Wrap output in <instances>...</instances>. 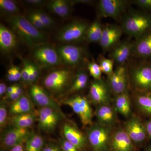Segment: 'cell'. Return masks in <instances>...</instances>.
Instances as JSON below:
<instances>
[{"label":"cell","instance_id":"8d00e7d4","mask_svg":"<svg viewBox=\"0 0 151 151\" xmlns=\"http://www.w3.org/2000/svg\"><path fill=\"white\" fill-rule=\"evenodd\" d=\"M7 109L4 101H1L0 104V128L3 129L8 124Z\"/></svg>","mask_w":151,"mask_h":151},{"label":"cell","instance_id":"836d02e7","mask_svg":"<svg viewBox=\"0 0 151 151\" xmlns=\"http://www.w3.org/2000/svg\"><path fill=\"white\" fill-rule=\"evenodd\" d=\"M87 69L90 75L95 80H100L102 79V70L98 63L95 62L94 60L87 62Z\"/></svg>","mask_w":151,"mask_h":151},{"label":"cell","instance_id":"484cf974","mask_svg":"<svg viewBox=\"0 0 151 151\" xmlns=\"http://www.w3.org/2000/svg\"><path fill=\"white\" fill-rule=\"evenodd\" d=\"M113 105L117 113L127 118L130 117L132 115V108L129 90L116 95Z\"/></svg>","mask_w":151,"mask_h":151},{"label":"cell","instance_id":"db71d44e","mask_svg":"<svg viewBox=\"0 0 151 151\" xmlns=\"http://www.w3.org/2000/svg\"></svg>","mask_w":151,"mask_h":151},{"label":"cell","instance_id":"f1b7e54d","mask_svg":"<svg viewBox=\"0 0 151 151\" xmlns=\"http://www.w3.org/2000/svg\"><path fill=\"white\" fill-rule=\"evenodd\" d=\"M36 119V116L32 112L12 116L9 121L12 126L28 129L32 126Z\"/></svg>","mask_w":151,"mask_h":151},{"label":"cell","instance_id":"d6986e66","mask_svg":"<svg viewBox=\"0 0 151 151\" xmlns=\"http://www.w3.org/2000/svg\"><path fill=\"white\" fill-rule=\"evenodd\" d=\"M134 143L124 128L113 131L111 137L110 151H136Z\"/></svg>","mask_w":151,"mask_h":151},{"label":"cell","instance_id":"8992f818","mask_svg":"<svg viewBox=\"0 0 151 151\" xmlns=\"http://www.w3.org/2000/svg\"><path fill=\"white\" fill-rule=\"evenodd\" d=\"M89 24L83 20L73 21L60 28L55 35L61 44H73L85 39Z\"/></svg>","mask_w":151,"mask_h":151},{"label":"cell","instance_id":"681fc988","mask_svg":"<svg viewBox=\"0 0 151 151\" xmlns=\"http://www.w3.org/2000/svg\"><path fill=\"white\" fill-rule=\"evenodd\" d=\"M25 142H23L17 145L12 148L9 151H26L24 145Z\"/></svg>","mask_w":151,"mask_h":151},{"label":"cell","instance_id":"c3c4849f","mask_svg":"<svg viewBox=\"0 0 151 151\" xmlns=\"http://www.w3.org/2000/svg\"><path fill=\"white\" fill-rule=\"evenodd\" d=\"M22 95L23 94H19L18 92H14L9 95H7V97L10 100L14 102L19 99Z\"/></svg>","mask_w":151,"mask_h":151},{"label":"cell","instance_id":"7a4b0ae2","mask_svg":"<svg viewBox=\"0 0 151 151\" xmlns=\"http://www.w3.org/2000/svg\"><path fill=\"white\" fill-rule=\"evenodd\" d=\"M121 20L123 32L135 39L151 29V15L147 13L129 11L124 14Z\"/></svg>","mask_w":151,"mask_h":151},{"label":"cell","instance_id":"d6a6232c","mask_svg":"<svg viewBox=\"0 0 151 151\" xmlns=\"http://www.w3.org/2000/svg\"><path fill=\"white\" fill-rule=\"evenodd\" d=\"M98 64L100 65L103 73L108 76L113 73L114 71L113 67L115 63L111 58H107L103 55H100Z\"/></svg>","mask_w":151,"mask_h":151},{"label":"cell","instance_id":"30bf717a","mask_svg":"<svg viewBox=\"0 0 151 151\" xmlns=\"http://www.w3.org/2000/svg\"><path fill=\"white\" fill-rule=\"evenodd\" d=\"M131 2L126 0H100L97 5L99 17L122 19Z\"/></svg>","mask_w":151,"mask_h":151},{"label":"cell","instance_id":"f546056e","mask_svg":"<svg viewBox=\"0 0 151 151\" xmlns=\"http://www.w3.org/2000/svg\"><path fill=\"white\" fill-rule=\"evenodd\" d=\"M103 26L99 17L89 25L86 32L85 40L89 42H100L103 31Z\"/></svg>","mask_w":151,"mask_h":151},{"label":"cell","instance_id":"44dd1931","mask_svg":"<svg viewBox=\"0 0 151 151\" xmlns=\"http://www.w3.org/2000/svg\"><path fill=\"white\" fill-rule=\"evenodd\" d=\"M19 39L14 33L3 24H0V50L4 54H9L18 45Z\"/></svg>","mask_w":151,"mask_h":151},{"label":"cell","instance_id":"f6af8a7d","mask_svg":"<svg viewBox=\"0 0 151 151\" xmlns=\"http://www.w3.org/2000/svg\"><path fill=\"white\" fill-rule=\"evenodd\" d=\"M7 78L8 80L9 81H11V82H15L14 76L13 69L12 65H11V66L7 70Z\"/></svg>","mask_w":151,"mask_h":151},{"label":"cell","instance_id":"8fae6325","mask_svg":"<svg viewBox=\"0 0 151 151\" xmlns=\"http://www.w3.org/2000/svg\"><path fill=\"white\" fill-rule=\"evenodd\" d=\"M107 83L115 96L129 90V77L127 63L117 66L113 73L108 76Z\"/></svg>","mask_w":151,"mask_h":151},{"label":"cell","instance_id":"3957f363","mask_svg":"<svg viewBox=\"0 0 151 151\" xmlns=\"http://www.w3.org/2000/svg\"><path fill=\"white\" fill-rule=\"evenodd\" d=\"M74 75L71 68L64 66L56 68L45 76L42 81L44 88L55 95L65 94Z\"/></svg>","mask_w":151,"mask_h":151},{"label":"cell","instance_id":"9a60e30c","mask_svg":"<svg viewBox=\"0 0 151 151\" xmlns=\"http://www.w3.org/2000/svg\"><path fill=\"white\" fill-rule=\"evenodd\" d=\"M124 33L121 26L107 24L103 27V33L99 43L103 50H111L120 42Z\"/></svg>","mask_w":151,"mask_h":151},{"label":"cell","instance_id":"1f68e13d","mask_svg":"<svg viewBox=\"0 0 151 151\" xmlns=\"http://www.w3.org/2000/svg\"><path fill=\"white\" fill-rule=\"evenodd\" d=\"M0 9L2 13L8 17L18 14L19 11L16 2L12 0H1Z\"/></svg>","mask_w":151,"mask_h":151},{"label":"cell","instance_id":"277c9868","mask_svg":"<svg viewBox=\"0 0 151 151\" xmlns=\"http://www.w3.org/2000/svg\"><path fill=\"white\" fill-rule=\"evenodd\" d=\"M30 55L33 62L40 69L55 68L63 66L56 47L47 42L37 45L31 49Z\"/></svg>","mask_w":151,"mask_h":151},{"label":"cell","instance_id":"ba28073f","mask_svg":"<svg viewBox=\"0 0 151 151\" xmlns=\"http://www.w3.org/2000/svg\"><path fill=\"white\" fill-rule=\"evenodd\" d=\"M129 82L136 92H151V63H141L129 71Z\"/></svg>","mask_w":151,"mask_h":151},{"label":"cell","instance_id":"60d3db41","mask_svg":"<svg viewBox=\"0 0 151 151\" xmlns=\"http://www.w3.org/2000/svg\"><path fill=\"white\" fill-rule=\"evenodd\" d=\"M132 2L145 10L151 12V0H134Z\"/></svg>","mask_w":151,"mask_h":151},{"label":"cell","instance_id":"7bdbcfd3","mask_svg":"<svg viewBox=\"0 0 151 151\" xmlns=\"http://www.w3.org/2000/svg\"><path fill=\"white\" fill-rule=\"evenodd\" d=\"M13 69L15 81H19L22 79V69L20 67L16 65H12Z\"/></svg>","mask_w":151,"mask_h":151},{"label":"cell","instance_id":"5b68a950","mask_svg":"<svg viewBox=\"0 0 151 151\" xmlns=\"http://www.w3.org/2000/svg\"><path fill=\"white\" fill-rule=\"evenodd\" d=\"M87 130L86 137L91 151H110L113 128L99 123L92 124Z\"/></svg>","mask_w":151,"mask_h":151},{"label":"cell","instance_id":"7dc6e473","mask_svg":"<svg viewBox=\"0 0 151 151\" xmlns=\"http://www.w3.org/2000/svg\"><path fill=\"white\" fill-rule=\"evenodd\" d=\"M72 2L74 5L76 4H81L90 5L93 4L94 1L91 0H73Z\"/></svg>","mask_w":151,"mask_h":151},{"label":"cell","instance_id":"e0dca14e","mask_svg":"<svg viewBox=\"0 0 151 151\" xmlns=\"http://www.w3.org/2000/svg\"><path fill=\"white\" fill-rule=\"evenodd\" d=\"M64 138L73 144L79 151H87L89 148L86 136L72 123H66L63 128Z\"/></svg>","mask_w":151,"mask_h":151},{"label":"cell","instance_id":"5bb4252c","mask_svg":"<svg viewBox=\"0 0 151 151\" xmlns=\"http://www.w3.org/2000/svg\"><path fill=\"white\" fill-rule=\"evenodd\" d=\"M111 92L108 83L102 78L100 80L94 79L90 84L89 97L92 103L97 106L110 104Z\"/></svg>","mask_w":151,"mask_h":151},{"label":"cell","instance_id":"cb8c5ba5","mask_svg":"<svg viewBox=\"0 0 151 151\" xmlns=\"http://www.w3.org/2000/svg\"><path fill=\"white\" fill-rule=\"evenodd\" d=\"M74 5L72 1L67 0H52L46 3L49 10L63 18L70 15Z\"/></svg>","mask_w":151,"mask_h":151},{"label":"cell","instance_id":"9c48e42d","mask_svg":"<svg viewBox=\"0 0 151 151\" xmlns=\"http://www.w3.org/2000/svg\"><path fill=\"white\" fill-rule=\"evenodd\" d=\"M61 103L72 108L73 112L78 115L84 126H90L93 124V111L89 100L86 97L76 94L63 99Z\"/></svg>","mask_w":151,"mask_h":151},{"label":"cell","instance_id":"bcb514c9","mask_svg":"<svg viewBox=\"0 0 151 151\" xmlns=\"http://www.w3.org/2000/svg\"><path fill=\"white\" fill-rule=\"evenodd\" d=\"M148 138L151 139V118L145 123Z\"/></svg>","mask_w":151,"mask_h":151},{"label":"cell","instance_id":"816d5d0a","mask_svg":"<svg viewBox=\"0 0 151 151\" xmlns=\"http://www.w3.org/2000/svg\"><path fill=\"white\" fill-rule=\"evenodd\" d=\"M17 85H18L15 84V85H12V86L8 87L7 89L6 93V96L9 95V94H12V93H13L15 91L16 89Z\"/></svg>","mask_w":151,"mask_h":151},{"label":"cell","instance_id":"ac0fdd59","mask_svg":"<svg viewBox=\"0 0 151 151\" xmlns=\"http://www.w3.org/2000/svg\"><path fill=\"white\" fill-rule=\"evenodd\" d=\"M29 93L34 102L40 107L52 108L63 113L59 104L42 86L36 84H32Z\"/></svg>","mask_w":151,"mask_h":151},{"label":"cell","instance_id":"52a82bcc","mask_svg":"<svg viewBox=\"0 0 151 151\" xmlns=\"http://www.w3.org/2000/svg\"><path fill=\"white\" fill-rule=\"evenodd\" d=\"M63 65L68 68L80 66L86 60V50L82 47L73 44H61L56 47Z\"/></svg>","mask_w":151,"mask_h":151},{"label":"cell","instance_id":"f907efd6","mask_svg":"<svg viewBox=\"0 0 151 151\" xmlns=\"http://www.w3.org/2000/svg\"><path fill=\"white\" fill-rule=\"evenodd\" d=\"M7 87L5 83L1 82L0 83V95L1 96H3L5 94H6Z\"/></svg>","mask_w":151,"mask_h":151},{"label":"cell","instance_id":"ffe728a7","mask_svg":"<svg viewBox=\"0 0 151 151\" xmlns=\"http://www.w3.org/2000/svg\"><path fill=\"white\" fill-rule=\"evenodd\" d=\"M134 42L127 40L120 42L111 50V58L115 64L118 66L126 63L133 54Z\"/></svg>","mask_w":151,"mask_h":151},{"label":"cell","instance_id":"2e32d148","mask_svg":"<svg viewBox=\"0 0 151 151\" xmlns=\"http://www.w3.org/2000/svg\"><path fill=\"white\" fill-rule=\"evenodd\" d=\"M135 145L145 142L148 138L145 123L137 116H132L124 124V128Z\"/></svg>","mask_w":151,"mask_h":151},{"label":"cell","instance_id":"ee69618b","mask_svg":"<svg viewBox=\"0 0 151 151\" xmlns=\"http://www.w3.org/2000/svg\"><path fill=\"white\" fill-rule=\"evenodd\" d=\"M24 2L29 5L39 7L44 5L46 2L42 0H26Z\"/></svg>","mask_w":151,"mask_h":151},{"label":"cell","instance_id":"7402d4cb","mask_svg":"<svg viewBox=\"0 0 151 151\" xmlns=\"http://www.w3.org/2000/svg\"><path fill=\"white\" fill-rule=\"evenodd\" d=\"M118 113L113 105L110 104L97 106L95 112L98 123L111 128H113L117 122Z\"/></svg>","mask_w":151,"mask_h":151},{"label":"cell","instance_id":"ab89813d","mask_svg":"<svg viewBox=\"0 0 151 151\" xmlns=\"http://www.w3.org/2000/svg\"><path fill=\"white\" fill-rule=\"evenodd\" d=\"M58 144L63 151H79L75 146L69 142L65 138L60 139Z\"/></svg>","mask_w":151,"mask_h":151},{"label":"cell","instance_id":"4dcf8cb0","mask_svg":"<svg viewBox=\"0 0 151 151\" xmlns=\"http://www.w3.org/2000/svg\"><path fill=\"white\" fill-rule=\"evenodd\" d=\"M45 145L42 137L32 133L25 142V149L26 151H42Z\"/></svg>","mask_w":151,"mask_h":151},{"label":"cell","instance_id":"4fadbf2b","mask_svg":"<svg viewBox=\"0 0 151 151\" xmlns=\"http://www.w3.org/2000/svg\"><path fill=\"white\" fill-rule=\"evenodd\" d=\"M65 118L64 114L57 110L40 107L38 111V127L43 132H52L60 121Z\"/></svg>","mask_w":151,"mask_h":151},{"label":"cell","instance_id":"b9f144b4","mask_svg":"<svg viewBox=\"0 0 151 151\" xmlns=\"http://www.w3.org/2000/svg\"><path fill=\"white\" fill-rule=\"evenodd\" d=\"M42 151H63L59 144L55 143H47L44 147Z\"/></svg>","mask_w":151,"mask_h":151},{"label":"cell","instance_id":"603a6c76","mask_svg":"<svg viewBox=\"0 0 151 151\" xmlns=\"http://www.w3.org/2000/svg\"><path fill=\"white\" fill-rule=\"evenodd\" d=\"M133 54L144 60L151 59V29L135 39Z\"/></svg>","mask_w":151,"mask_h":151},{"label":"cell","instance_id":"f35d334b","mask_svg":"<svg viewBox=\"0 0 151 151\" xmlns=\"http://www.w3.org/2000/svg\"><path fill=\"white\" fill-rule=\"evenodd\" d=\"M29 84H33L37 80L40 75V68L35 63L29 61Z\"/></svg>","mask_w":151,"mask_h":151},{"label":"cell","instance_id":"83f0119b","mask_svg":"<svg viewBox=\"0 0 151 151\" xmlns=\"http://www.w3.org/2000/svg\"><path fill=\"white\" fill-rule=\"evenodd\" d=\"M134 99L139 111L151 118V92H136Z\"/></svg>","mask_w":151,"mask_h":151},{"label":"cell","instance_id":"4316f807","mask_svg":"<svg viewBox=\"0 0 151 151\" xmlns=\"http://www.w3.org/2000/svg\"><path fill=\"white\" fill-rule=\"evenodd\" d=\"M9 111L12 116L32 113L31 102L29 97L23 94L19 99L11 104Z\"/></svg>","mask_w":151,"mask_h":151},{"label":"cell","instance_id":"e575fe53","mask_svg":"<svg viewBox=\"0 0 151 151\" xmlns=\"http://www.w3.org/2000/svg\"><path fill=\"white\" fill-rule=\"evenodd\" d=\"M33 11L40 19L46 29L51 28L54 26V21L53 19L44 11L41 9L33 10Z\"/></svg>","mask_w":151,"mask_h":151},{"label":"cell","instance_id":"74e56055","mask_svg":"<svg viewBox=\"0 0 151 151\" xmlns=\"http://www.w3.org/2000/svg\"><path fill=\"white\" fill-rule=\"evenodd\" d=\"M22 62V80L25 84H29L30 66L29 60L21 58Z\"/></svg>","mask_w":151,"mask_h":151},{"label":"cell","instance_id":"7c38bea8","mask_svg":"<svg viewBox=\"0 0 151 151\" xmlns=\"http://www.w3.org/2000/svg\"><path fill=\"white\" fill-rule=\"evenodd\" d=\"M32 133L28 129L12 126L3 133L1 138V147L9 151L14 146L25 142Z\"/></svg>","mask_w":151,"mask_h":151},{"label":"cell","instance_id":"f5cc1de1","mask_svg":"<svg viewBox=\"0 0 151 151\" xmlns=\"http://www.w3.org/2000/svg\"><path fill=\"white\" fill-rule=\"evenodd\" d=\"M145 151H151V145L149 146L146 149Z\"/></svg>","mask_w":151,"mask_h":151},{"label":"cell","instance_id":"d590c367","mask_svg":"<svg viewBox=\"0 0 151 151\" xmlns=\"http://www.w3.org/2000/svg\"><path fill=\"white\" fill-rule=\"evenodd\" d=\"M29 21L37 29L43 31L46 29L45 26L44 25L40 19L35 14L33 10L28 11L25 16Z\"/></svg>","mask_w":151,"mask_h":151},{"label":"cell","instance_id":"d4e9b609","mask_svg":"<svg viewBox=\"0 0 151 151\" xmlns=\"http://www.w3.org/2000/svg\"><path fill=\"white\" fill-rule=\"evenodd\" d=\"M89 74L84 68L78 69L74 74L73 80L69 89L65 94H74L85 89L89 83Z\"/></svg>","mask_w":151,"mask_h":151},{"label":"cell","instance_id":"6da1fadb","mask_svg":"<svg viewBox=\"0 0 151 151\" xmlns=\"http://www.w3.org/2000/svg\"><path fill=\"white\" fill-rule=\"evenodd\" d=\"M7 22L19 40L29 48L47 42L45 34L34 26L25 16L20 14L9 16Z\"/></svg>","mask_w":151,"mask_h":151}]
</instances>
